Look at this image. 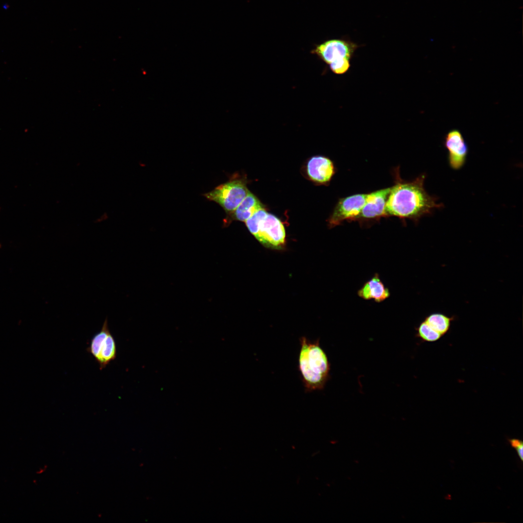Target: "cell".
<instances>
[{
	"instance_id": "ac0fdd59",
	"label": "cell",
	"mask_w": 523,
	"mask_h": 523,
	"mask_svg": "<svg viewBox=\"0 0 523 523\" xmlns=\"http://www.w3.org/2000/svg\"><path fill=\"white\" fill-rule=\"evenodd\" d=\"M3 8L4 9H7L8 8V6L6 4H4V5H3Z\"/></svg>"
},
{
	"instance_id": "7c38bea8",
	"label": "cell",
	"mask_w": 523,
	"mask_h": 523,
	"mask_svg": "<svg viewBox=\"0 0 523 523\" xmlns=\"http://www.w3.org/2000/svg\"><path fill=\"white\" fill-rule=\"evenodd\" d=\"M358 295L365 300L374 299L379 303L388 298L390 292L376 274L358 291Z\"/></svg>"
},
{
	"instance_id": "4fadbf2b",
	"label": "cell",
	"mask_w": 523,
	"mask_h": 523,
	"mask_svg": "<svg viewBox=\"0 0 523 523\" xmlns=\"http://www.w3.org/2000/svg\"><path fill=\"white\" fill-rule=\"evenodd\" d=\"M454 319V316L450 317L442 313L434 312L427 316L424 321L443 336L449 331Z\"/></svg>"
},
{
	"instance_id": "30bf717a",
	"label": "cell",
	"mask_w": 523,
	"mask_h": 523,
	"mask_svg": "<svg viewBox=\"0 0 523 523\" xmlns=\"http://www.w3.org/2000/svg\"><path fill=\"white\" fill-rule=\"evenodd\" d=\"M336 171L333 161L323 156H315L308 162L307 172L310 179L321 185L328 184Z\"/></svg>"
},
{
	"instance_id": "3957f363",
	"label": "cell",
	"mask_w": 523,
	"mask_h": 523,
	"mask_svg": "<svg viewBox=\"0 0 523 523\" xmlns=\"http://www.w3.org/2000/svg\"><path fill=\"white\" fill-rule=\"evenodd\" d=\"M250 233L264 246L279 248L285 243L286 232L284 225L276 216L268 213L263 208L245 221Z\"/></svg>"
},
{
	"instance_id": "277c9868",
	"label": "cell",
	"mask_w": 523,
	"mask_h": 523,
	"mask_svg": "<svg viewBox=\"0 0 523 523\" xmlns=\"http://www.w3.org/2000/svg\"><path fill=\"white\" fill-rule=\"evenodd\" d=\"M246 183V178L234 174L229 181L202 195L218 204L227 214L234 211L247 194Z\"/></svg>"
},
{
	"instance_id": "5b68a950",
	"label": "cell",
	"mask_w": 523,
	"mask_h": 523,
	"mask_svg": "<svg viewBox=\"0 0 523 523\" xmlns=\"http://www.w3.org/2000/svg\"><path fill=\"white\" fill-rule=\"evenodd\" d=\"M86 350L97 362L100 370L105 368L116 359V343L109 329L107 318L105 320L101 329L92 338Z\"/></svg>"
},
{
	"instance_id": "e0dca14e",
	"label": "cell",
	"mask_w": 523,
	"mask_h": 523,
	"mask_svg": "<svg viewBox=\"0 0 523 523\" xmlns=\"http://www.w3.org/2000/svg\"><path fill=\"white\" fill-rule=\"evenodd\" d=\"M109 218V215L107 212H104L94 220L95 223H101L108 220Z\"/></svg>"
},
{
	"instance_id": "9a60e30c",
	"label": "cell",
	"mask_w": 523,
	"mask_h": 523,
	"mask_svg": "<svg viewBox=\"0 0 523 523\" xmlns=\"http://www.w3.org/2000/svg\"><path fill=\"white\" fill-rule=\"evenodd\" d=\"M350 59L342 58L330 63V69L334 73L341 75L345 73L350 68Z\"/></svg>"
},
{
	"instance_id": "6da1fadb",
	"label": "cell",
	"mask_w": 523,
	"mask_h": 523,
	"mask_svg": "<svg viewBox=\"0 0 523 523\" xmlns=\"http://www.w3.org/2000/svg\"><path fill=\"white\" fill-rule=\"evenodd\" d=\"M394 171V185L391 186L385 207L388 217L394 216L417 222L434 210L443 207V204L438 203L437 198L426 191L425 174L413 181H405L400 177L398 169Z\"/></svg>"
},
{
	"instance_id": "2e32d148",
	"label": "cell",
	"mask_w": 523,
	"mask_h": 523,
	"mask_svg": "<svg viewBox=\"0 0 523 523\" xmlns=\"http://www.w3.org/2000/svg\"><path fill=\"white\" fill-rule=\"evenodd\" d=\"M508 442L517 452L521 461H523V442L517 438H508Z\"/></svg>"
},
{
	"instance_id": "5bb4252c",
	"label": "cell",
	"mask_w": 523,
	"mask_h": 523,
	"mask_svg": "<svg viewBox=\"0 0 523 523\" xmlns=\"http://www.w3.org/2000/svg\"><path fill=\"white\" fill-rule=\"evenodd\" d=\"M416 337L422 341L434 342L439 340L443 336L432 329L425 321L421 322L416 328Z\"/></svg>"
},
{
	"instance_id": "8fae6325",
	"label": "cell",
	"mask_w": 523,
	"mask_h": 523,
	"mask_svg": "<svg viewBox=\"0 0 523 523\" xmlns=\"http://www.w3.org/2000/svg\"><path fill=\"white\" fill-rule=\"evenodd\" d=\"M264 208L259 199L249 191L240 204L232 212L227 214L223 220L226 227L234 220L245 222L259 210Z\"/></svg>"
},
{
	"instance_id": "7a4b0ae2",
	"label": "cell",
	"mask_w": 523,
	"mask_h": 523,
	"mask_svg": "<svg viewBox=\"0 0 523 523\" xmlns=\"http://www.w3.org/2000/svg\"><path fill=\"white\" fill-rule=\"evenodd\" d=\"M298 369L306 392L323 390L330 378L331 365L319 338H299Z\"/></svg>"
},
{
	"instance_id": "d6986e66",
	"label": "cell",
	"mask_w": 523,
	"mask_h": 523,
	"mask_svg": "<svg viewBox=\"0 0 523 523\" xmlns=\"http://www.w3.org/2000/svg\"><path fill=\"white\" fill-rule=\"evenodd\" d=\"M1 247V244H0V248Z\"/></svg>"
},
{
	"instance_id": "9c48e42d",
	"label": "cell",
	"mask_w": 523,
	"mask_h": 523,
	"mask_svg": "<svg viewBox=\"0 0 523 523\" xmlns=\"http://www.w3.org/2000/svg\"><path fill=\"white\" fill-rule=\"evenodd\" d=\"M444 145L448 152L449 166L455 170L461 168L466 162L468 148L461 132L456 129L448 131Z\"/></svg>"
},
{
	"instance_id": "ba28073f",
	"label": "cell",
	"mask_w": 523,
	"mask_h": 523,
	"mask_svg": "<svg viewBox=\"0 0 523 523\" xmlns=\"http://www.w3.org/2000/svg\"><path fill=\"white\" fill-rule=\"evenodd\" d=\"M390 189L391 187H386L368 193L366 202L354 221L361 225H369L388 217L385 207Z\"/></svg>"
},
{
	"instance_id": "8992f818",
	"label": "cell",
	"mask_w": 523,
	"mask_h": 523,
	"mask_svg": "<svg viewBox=\"0 0 523 523\" xmlns=\"http://www.w3.org/2000/svg\"><path fill=\"white\" fill-rule=\"evenodd\" d=\"M368 193L356 194L338 199L328 220L330 228L344 221H354L365 204Z\"/></svg>"
},
{
	"instance_id": "52a82bcc",
	"label": "cell",
	"mask_w": 523,
	"mask_h": 523,
	"mask_svg": "<svg viewBox=\"0 0 523 523\" xmlns=\"http://www.w3.org/2000/svg\"><path fill=\"white\" fill-rule=\"evenodd\" d=\"M358 47L359 46L348 39H332L318 45L312 51L323 61L329 64L342 58L351 60Z\"/></svg>"
}]
</instances>
